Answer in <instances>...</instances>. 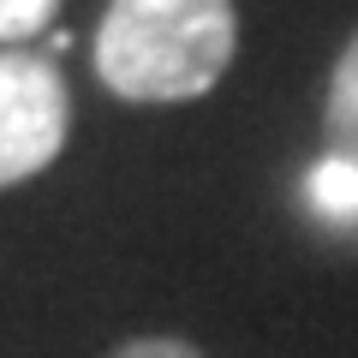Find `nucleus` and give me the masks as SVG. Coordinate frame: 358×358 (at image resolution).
<instances>
[{
    "label": "nucleus",
    "mask_w": 358,
    "mask_h": 358,
    "mask_svg": "<svg viewBox=\"0 0 358 358\" xmlns=\"http://www.w3.org/2000/svg\"><path fill=\"white\" fill-rule=\"evenodd\" d=\"M233 0H108L96 24V78L120 102H197L227 78Z\"/></svg>",
    "instance_id": "1"
},
{
    "label": "nucleus",
    "mask_w": 358,
    "mask_h": 358,
    "mask_svg": "<svg viewBox=\"0 0 358 358\" xmlns=\"http://www.w3.org/2000/svg\"><path fill=\"white\" fill-rule=\"evenodd\" d=\"M108 358H203V352L179 334H138V341H120Z\"/></svg>",
    "instance_id": "6"
},
{
    "label": "nucleus",
    "mask_w": 358,
    "mask_h": 358,
    "mask_svg": "<svg viewBox=\"0 0 358 358\" xmlns=\"http://www.w3.org/2000/svg\"><path fill=\"white\" fill-rule=\"evenodd\" d=\"M60 0H0V42H30L54 24Z\"/></svg>",
    "instance_id": "5"
},
{
    "label": "nucleus",
    "mask_w": 358,
    "mask_h": 358,
    "mask_svg": "<svg viewBox=\"0 0 358 358\" xmlns=\"http://www.w3.org/2000/svg\"><path fill=\"white\" fill-rule=\"evenodd\" d=\"M310 203H317L329 221L358 227V162H334V155H322L317 173H310Z\"/></svg>",
    "instance_id": "4"
},
{
    "label": "nucleus",
    "mask_w": 358,
    "mask_h": 358,
    "mask_svg": "<svg viewBox=\"0 0 358 358\" xmlns=\"http://www.w3.org/2000/svg\"><path fill=\"white\" fill-rule=\"evenodd\" d=\"M72 96L48 54H0V192L60 162Z\"/></svg>",
    "instance_id": "2"
},
{
    "label": "nucleus",
    "mask_w": 358,
    "mask_h": 358,
    "mask_svg": "<svg viewBox=\"0 0 358 358\" xmlns=\"http://www.w3.org/2000/svg\"><path fill=\"white\" fill-rule=\"evenodd\" d=\"M322 150L334 162H358V36L341 48L322 96Z\"/></svg>",
    "instance_id": "3"
}]
</instances>
